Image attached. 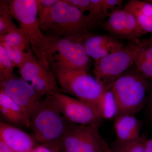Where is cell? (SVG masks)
Returning a JSON list of instances; mask_svg holds the SVG:
<instances>
[{
	"label": "cell",
	"mask_w": 152,
	"mask_h": 152,
	"mask_svg": "<svg viewBox=\"0 0 152 152\" xmlns=\"http://www.w3.org/2000/svg\"><path fill=\"white\" fill-rule=\"evenodd\" d=\"M123 2V0H103L102 5V23L112 12L117 8L122 7Z\"/></svg>",
	"instance_id": "obj_26"
},
{
	"label": "cell",
	"mask_w": 152,
	"mask_h": 152,
	"mask_svg": "<svg viewBox=\"0 0 152 152\" xmlns=\"http://www.w3.org/2000/svg\"><path fill=\"white\" fill-rule=\"evenodd\" d=\"M146 104L147 115L149 119L152 121V86H151L150 88Z\"/></svg>",
	"instance_id": "obj_30"
},
{
	"label": "cell",
	"mask_w": 152,
	"mask_h": 152,
	"mask_svg": "<svg viewBox=\"0 0 152 152\" xmlns=\"http://www.w3.org/2000/svg\"><path fill=\"white\" fill-rule=\"evenodd\" d=\"M70 123L61 113L51 96L46 97L31 119V137L40 144H58Z\"/></svg>",
	"instance_id": "obj_4"
},
{
	"label": "cell",
	"mask_w": 152,
	"mask_h": 152,
	"mask_svg": "<svg viewBox=\"0 0 152 152\" xmlns=\"http://www.w3.org/2000/svg\"><path fill=\"white\" fill-rule=\"evenodd\" d=\"M0 152H13L7 145L0 140Z\"/></svg>",
	"instance_id": "obj_32"
},
{
	"label": "cell",
	"mask_w": 152,
	"mask_h": 152,
	"mask_svg": "<svg viewBox=\"0 0 152 152\" xmlns=\"http://www.w3.org/2000/svg\"><path fill=\"white\" fill-rule=\"evenodd\" d=\"M9 4L12 17L24 31L36 57L48 64V40L40 28L36 0H12L9 1Z\"/></svg>",
	"instance_id": "obj_5"
},
{
	"label": "cell",
	"mask_w": 152,
	"mask_h": 152,
	"mask_svg": "<svg viewBox=\"0 0 152 152\" xmlns=\"http://www.w3.org/2000/svg\"><path fill=\"white\" fill-rule=\"evenodd\" d=\"M144 145L145 152H152V138L148 140H145Z\"/></svg>",
	"instance_id": "obj_31"
},
{
	"label": "cell",
	"mask_w": 152,
	"mask_h": 152,
	"mask_svg": "<svg viewBox=\"0 0 152 152\" xmlns=\"http://www.w3.org/2000/svg\"><path fill=\"white\" fill-rule=\"evenodd\" d=\"M66 3L70 5L75 7L81 12L85 13L89 9L90 0H64Z\"/></svg>",
	"instance_id": "obj_27"
},
{
	"label": "cell",
	"mask_w": 152,
	"mask_h": 152,
	"mask_svg": "<svg viewBox=\"0 0 152 152\" xmlns=\"http://www.w3.org/2000/svg\"><path fill=\"white\" fill-rule=\"evenodd\" d=\"M100 125L70 123L58 146L61 152H113L99 133Z\"/></svg>",
	"instance_id": "obj_7"
},
{
	"label": "cell",
	"mask_w": 152,
	"mask_h": 152,
	"mask_svg": "<svg viewBox=\"0 0 152 152\" xmlns=\"http://www.w3.org/2000/svg\"><path fill=\"white\" fill-rule=\"evenodd\" d=\"M55 76L62 92L94 107L105 88L87 71L67 69Z\"/></svg>",
	"instance_id": "obj_6"
},
{
	"label": "cell",
	"mask_w": 152,
	"mask_h": 152,
	"mask_svg": "<svg viewBox=\"0 0 152 152\" xmlns=\"http://www.w3.org/2000/svg\"><path fill=\"white\" fill-rule=\"evenodd\" d=\"M104 29L115 37L139 42V39L145 35L133 14L124 8L112 12L102 24Z\"/></svg>",
	"instance_id": "obj_12"
},
{
	"label": "cell",
	"mask_w": 152,
	"mask_h": 152,
	"mask_svg": "<svg viewBox=\"0 0 152 152\" xmlns=\"http://www.w3.org/2000/svg\"><path fill=\"white\" fill-rule=\"evenodd\" d=\"M15 67L4 48L0 45V81L5 80L14 76Z\"/></svg>",
	"instance_id": "obj_22"
},
{
	"label": "cell",
	"mask_w": 152,
	"mask_h": 152,
	"mask_svg": "<svg viewBox=\"0 0 152 152\" xmlns=\"http://www.w3.org/2000/svg\"><path fill=\"white\" fill-rule=\"evenodd\" d=\"M38 17L40 28L47 37H67L90 33L87 15L64 0H58L51 8Z\"/></svg>",
	"instance_id": "obj_1"
},
{
	"label": "cell",
	"mask_w": 152,
	"mask_h": 152,
	"mask_svg": "<svg viewBox=\"0 0 152 152\" xmlns=\"http://www.w3.org/2000/svg\"><path fill=\"white\" fill-rule=\"evenodd\" d=\"M146 1H147L148 2H149L152 4V0H146Z\"/></svg>",
	"instance_id": "obj_33"
},
{
	"label": "cell",
	"mask_w": 152,
	"mask_h": 152,
	"mask_svg": "<svg viewBox=\"0 0 152 152\" xmlns=\"http://www.w3.org/2000/svg\"><path fill=\"white\" fill-rule=\"evenodd\" d=\"M103 0H90L91 4L87 15L90 29L102 24V5Z\"/></svg>",
	"instance_id": "obj_23"
},
{
	"label": "cell",
	"mask_w": 152,
	"mask_h": 152,
	"mask_svg": "<svg viewBox=\"0 0 152 152\" xmlns=\"http://www.w3.org/2000/svg\"><path fill=\"white\" fill-rule=\"evenodd\" d=\"M140 42L128 44L120 50L95 61L93 72L96 80L106 86L126 72L134 64Z\"/></svg>",
	"instance_id": "obj_8"
},
{
	"label": "cell",
	"mask_w": 152,
	"mask_h": 152,
	"mask_svg": "<svg viewBox=\"0 0 152 152\" xmlns=\"http://www.w3.org/2000/svg\"><path fill=\"white\" fill-rule=\"evenodd\" d=\"M83 44L87 55L95 61L115 53L125 46L113 36L91 33L85 36Z\"/></svg>",
	"instance_id": "obj_13"
},
{
	"label": "cell",
	"mask_w": 152,
	"mask_h": 152,
	"mask_svg": "<svg viewBox=\"0 0 152 152\" xmlns=\"http://www.w3.org/2000/svg\"><path fill=\"white\" fill-rule=\"evenodd\" d=\"M0 45L2 46L5 49L9 58L13 63L15 67L18 68V70L20 69L24 64L29 51L31 49L28 50H25L15 46L1 43Z\"/></svg>",
	"instance_id": "obj_21"
},
{
	"label": "cell",
	"mask_w": 152,
	"mask_h": 152,
	"mask_svg": "<svg viewBox=\"0 0 152 152\" xmlns=\"http://www.w3.org/2000/svg\"><path fill=\"white\" fill-rule=\"evenodd\" d=\"M11 14L9 1H0V36L18 29Z\"/></svg>",
	"instance_id": "obj_19"
},
{
	"label": "cell",
	"mask_w": 152,
	"mask_h": 152,
	"mask_svg": "<svg viewBox=\"0 0 152 152\" xmlns=\"http://www.w3.org/2000/svg\"><path fill=\"white\" fill-rule=\"evenodd\" d=\"M142 138L139 140L119 142H116L112 149L113 152H145L144 142Z\"/></svg>",
	"instance_id": "obj_24"
},
{
	"label": "cell",
	"mask_w": 152,
	"mask_h": 152,
	"mask_svg": "<svg viewBox=\"0 0 152 152\" xmlns=\"http://www.w3.org/2000/svg\"><path fill=\"white\" fill-rule=\"evenodd\" d=\"M31 152H61L58 144L45 143L37 145Z\"/></svg>",
	"instance_id": "obj_29"
},
{
	"label": "cell",
	"mask_w": 152,
	"mask_h": 152,
	"mask_svg": "<svg viewBox=\"0 0 152 152\" xmlns=\"http://www.w3.org/2000/svg\"><path fill=\"white\" fill-rule=\"evenodd\" d=\"M134 64L145 78L152 81V35L146 39L140 41Z\"/></svg>",
	"instance_id": "obj_17"
},
{
	"label": "cell",
	"mask_w": 152,
	"mask_h": 152,
	"mask_svg": "<svg viewBox=\"0 0 152 152\" xmlns=\"http://www.w3.org/2000/svg\"><path fill=\"white\" fill-rule=\"evenodd\" d=\"M51 96L69 122L85 126L101 125L102 119L92 105L63 93L53 94Z\"/></svg>",
	"instance_id": "obj_10"
},
{
	"label": "cell",
	"mask_w": 152,
	"mask_h": 152,
	"mask_svg": "<svg viewBox=\"0 0 152 152\" xmlns=\"http://www.w3.org/2000/svg\"><path fill=\"white\" fill-rule=\"evenodd\" d=\"M0 113L6 124L13 126H26L30 128L31 123L20 106L7 95L0 91Z\"/></svg>",
	"instance_id": "obj_16"
},
{
	"label": "cell",
	"mask_w": 152,
	"mask_h": 152,
	"mask_svg": "<svg viewBox=\"0 0 152 152\" xmlns=\"http://www.w3.org/2000/svg\"><path fill=\"white\" fill-rule=\"evenodd\" d=\"M0 91L16 103L23 109L31 123L34 114L40 106L41 98L31 84L22 78L15 76L0 81Z\"/></svg>",
	"instance_id": "obj_11"
},
{
	"label": "cell",
	"mask_w": 152,
	"mask_h": 152,
	"mask_svg": "<svg viewBox=\"0 0 152 152\" xmlns=\"http://www.w3.org/2000/svg\"><path fill=\"white\" fill-rule=\"evenodd\" d=\"M19 71L21 78L26 82H31V85L41 98L62 93L49 65L34 56L31 49L24 64Z\"/></svg>",
	"instance_id": "obj_9"
},
{
	"label": "cell",
	"mask_w": 152,
	"mask_h": 152,
	"mask_svg": "<svg viewBox=\"0 0 152 152\" xmlns=\"http://www.w3.org/2000/svg\"><path fill=\"white\" fill-rule=\"evenodd\" d=\"M95 107L100 117L111 119L118 115V107L110 85L106 86L102 94L95 105Z\"/></svg>",
	"instance_id": "obj_18"
},
{
	"label": "cell",
	"mask_w": 152,
	"mask_h": 152,
	"mask_svg": "<svg viewBox=\"0 0 152 152\" xmlns=\"http://www.w3.org/2000/svg\"><path fill=\"white\" fill-rule=\"evenodd\" d=\"M0 43L18 47L25 50L31 49L28 39L23 30L21 28L7 34L0 36Z\"/></svg>",
	"instance_id": "obj_20"
},
{
	"label": "cell",
	"mask_w": 152,
	"mask_h": 152,
	"mask_svg": "<svg viewBox=\"0 0 152 152\" xmlns=\"http://www.w3.org/2000/svg\"><path fill=\"white\" fill-rule=\"evenodd\" d=\"M141 122L134 115L122 114L115 118L114 128L117 142H128L139 140Z\"/></svg>",
	"instance_id": "obj_15"
},
{
	"label": "cell",
	"mask_w": 152,
	"mask_h": 152,
	"mask_svg": "<svg viewBox=\"0 0 152 152\" xmlns=\"http://www.w3.org/2000/svg\"><path fill=\"white\" fill-rule=\"evenodd\" d=\"M58 0H36L38 14L42 13L51 8Z\"/></svg>",
	"instance_id": "obj_28"
},
{
	"label": "cell",
	"mask_w": 152,
	"mask_h": 152,
	"mask_svg": "<svg viewBox=\"0 0 152 152\" xmlns=\"http://www.w3.org/2000/svg\"><path fill=\"white\" fill-rule=\"evenodd\" d=\"M124 8L127 10L136 11L152 21V4L147 1L130 0Z\"/></svg>",
	"instance_id": "obj_25"
},
{
	"label": "cell",
	"mask_w": 152,
	"mask_h": 152,
	"mask_svg": "<svg viewBox=\"0 0 152 152\" xmlns=\"http://www.w3.org/2000/svg\"><path fill=\"white\" fill-rule=\"evenodd\" d=\"M85 36L62 38L46 36L48 45L46 59L55 75L67 69L88 71L91 60L84 46Z\"/></svg>",
	"instance_id": "obj_2"
},
{
	"label": "cell",
	"mask_w": 152,
	"mask_h": 152,
	"mask_svg": "<svg viewBox=\"0 0 152 152\" xmlns=\"http://www.w3.org/2000/svg\"><path fill=\"white\" fill-rule=\"evenodd\" d=\"M0 140L13 152H31L36 146L32 137L14 126L1 121Z\"/></svg>",
	"instance_id": "obj_14"
},
{
	"label": "cell",
	"mask_w": 152,
	"mask_h": 152,
	"mask_svg": "<svg viewBox=\"0 0 152 152\" xmlns=\"http://www.w3.org/2000/svg\"><path fill=\"white\" fill-rule=\"evenodd\" d=\"M110 85L116 102L118 115H135L146 104L147 93L151 86L134 64Z\"/></svg>",
	"instance_id": "obj_3"
}]
</instances>
